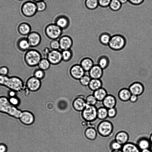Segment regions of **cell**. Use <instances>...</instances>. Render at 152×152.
I'll list each match as a JSON object with an SVG mask.
<instances>
[{
    "instance_id": "6da1fadb",
    "label": "cell",
    "mask_w": 152,
    "mask_h": 152,
    "mask_svg": "<svg viewBox=\"0 0 152 152\" xmlns=\"http://www.w3.org/2000/svg\"><path fill=\"white\" fill-rule=\"evenodd\" d=\"M42 58L41 53L39 51L35 49H30L25 52L23 60L28 66L33 67L37 66Z\"/></svg>"
},
{
    "instance_id": "7a4b0ae2",
    "label": "cell",
    "mask_w": 152,
    "mask_h": 152,
    "mask_svg": "<svg viewBox=\"0 0 152 152\" xmlns=\"http://www.w3.org/2000/svg\"><path fill=\"white\" fill-rule=\"evenodd\" d=\"M98 134L103 138L111 137L113 134L114 127L110 121L105 120L101 121L96 127Z\"/></svg>"
},
{
    "instance_id": "3957f363",
    "label": "cell",
    "mask_w": 152,
    "mask_h": 152,
    "mask_svg": "<svg viewBox=\"0 0 152 152\" xmlns=\"http://www.w3.org/2000/svg\"><path fill=\"white\" fill-rule=\"evenodd\" d=\"M126 43V39L123 35L117 34L111 36L108 46L111 50L118 51L124 48Z\"/></svg>"
},
{
    "instance_id": "277c9868",
    "label": "cell",
    "mask_w": 152,
    "mask_h": 152,
    "mask_svg": "<svg viewBox=\"0 0 152 152\" xmlns=\"http://www.w3.org/2000/svg\"><path fill=\"white\" fill-rule=\"evenodd\" d=\"M44 31L46 37L51 40L58 39L62 35L63 32V30L54 23L47 25Z\"/></svg>"
},
{
    "instance_id": "5b68a950",
    "label": "cell",
    "mask_w": 152,
    "mask_h": 152,
    "mask_svg": "<svg viewBox=\"0 0 152 152\" xmlns=\"http://www.w3.org/2000/svg\"><path fill=\"white\" fill-rule=\"evenodd\" d=\"M25 83L20 77L17 76L9 77L4 87L17 92L23 91Z\"/></svg>"
},
{
    "instance_id": "8992f818",
    "label": "cell",
    "mask_w": 152,
    "mask_h": 152,
    "mask_svg": "<svg viewBox=\"0 0 152 152\" xmlns=\"http://www.w3.org/2000/svg\"><path fill=\"white\" fill-rule=\"evenodd\" d=\"M21 10L23 15L28 18L33 17L37 12L36 3L30 0L26 1L23 4Z\"/></svg>"
},
{
    "instance_id": "52a82bcc",
    "label": "cell",
    "mask_w": 152,
    "mask_h": 152,
    "mask_svg": "<svg viewBox=\"0 0 152 152\" xmlns=\"http://www.w3.org/2000/svg\"><path fill=\"white\" fill-rule=\"evenodd\" d=\"M97 111L96 106L90 105L86 104L85 107L82 111L83 117L88 122H95L97 119Z\"/></svg>"
},
{
    "instance_id": "ba28073f",
    "label": "cell",
    "mask_w": 152,
    "mask_h": 152,
    "mask_svg": "<svg viewBox=\"0 0 152 152\" xmlns=\"http://www.w3.org/2000/svg\"><path fill=\"white\" fill-rule=\"evenodd\" d=\"M25 85L31 92H35L39 91L42 87L41 80L33 76L28 77L27 79Z\"/></svg>"
},
{
    "instance_id": "9c48e42d",
    "label": "cell",
    "mask_w": 152,
    "mask_h": 152,
    "mask_svg": "<svg viewBox=\"0 0 152 152\" xmlns=\"http://www.w3.org/2000/svg\"><path fill=\"white\" fill-rule=\"evenodd\" d=\"M18 119L21 124L29 127L33 124L35 118L34 115L31 111L25 110L22 111Z\"/></svg>"
},
{
    "instance_id": "30bf717a",
    "label": "cell",
    "mask_w": 152,
    "mask_h": 152,
    "mask_svg": "<svg viewBox=\"0 0 152 152\" xmlns=\"http://www.w3.org/2000/svg\"><path fill=\"white\" fill-rule=\"evenodd\" d=\"M68 72L72 78L77 80H79L86 72L79 63L72 65L69 68Z\"/></svg>"
},
{
    "instance_id": "8fae6325",
    "label": "cell",
    "mask_w": 152,
    "mask_h": 152,
    "mask_svg": "<svg viewBox=\"0 0 152 152\" xmlns=\"http://www.w3.org/2000/svg\"><path fill=\"white\" fill-rule=\"evenodd\" d=\"M46 58L51 65H58L62 61L61 51H60L59 50H51L47 56Z\"/></svg>"
},
{
    "instance_id": "7c38bea8",
    "label": "cell",
    "mask_w": 152,
    "mask_h": 152,
    "mask_svg": "<svg viewBox=\"0 0 152 152\" xmlns=\"http://www.w3.org/2000/svg\"><path fill=\"white\" fill-rule=\"evenodd\" d=\"M62 30L67 29L69 27L70 21L69 18L64 14L56 16L54 20V22Z\"/></svg>"
},
{
    "instance_id": "4fadbf2b",
    "label": "cell",
    "mask_w": 152,
    "mask_h": 152,
    "mask_svg": "<svg viewBox=\"0 0 152 152\" xmlns=\"http://www.w3.org/2000/svg\"><path fill=\"white\" fill-rule=\"evenodd\" d=\"M31 48H35L38 46L42 41V37L37 31H32L26 37Z\"/></svg>"
},
{
    "instance_id": "5bb4252c",
    "label": "cell",
    "mask_w": 152,
    "mask_h": 152,
    "mask_svg": "<svg viewBox=\"0 0 152 152\" xmlns=\"http://www.w3.org/2000/svg\"><path fill=\"white\" fill-rule=\"evenodd\" d=\"M61 50L71 49L73 44L72 38L67 35H62L58 39Z\"/></svg>"
},
{
    "instance_id": "9a60e30c",
    "label": "cell",
    "mask_w": 152,
    "mask_h": 152,
    "mask_svg": "<svg viewBox=\"0 0 152 152\" xmlns=\"http://www.w3.org/2000/svg\"><path fill=\"white\" fill-rule=\"evenodd\" d=\"M135 143L141 151L151 148L152 146L149 137L144 135H140L138 137Z\"/></svg>"
},
{
    "instance_id": "2e32d148",
    "label": "cell",
    "mask_w": 152,
    "mask_h": 152,
    "mask_svg": "<svg viewBox=\"0 0 152 152\" xmlns=\"http://www.w3.org/2000/svg\"><path fill=\"white\" fill-rule=\"evenodd\" d=\"M128 88L132 94L138 96L142 95L145 91V87L143 84L138 81L132 83Z\"/></svg>"
},
{
    "instance_id": "e0dca14e",
    "label": "cell",
    "mask_w": 152,
    "mask_h": 152,
    "mask_svg": "<svg viewBox=\"0 0 152 152\" xmlns=\"http://www.w3.org/2000/svg\"><path fill=\"white\" fill-rule=\"evenodd\" d=\"M79 64L86 72H88L94 65L92 59L87 56L82 57L80 59Z\"/></svg>"
},
{
    "instance_id": "ac0fdd59",
    "label": "cell",
    "mask_w": 152,
    "mask_h": 152,
    "mask_svg": "<svg viewBox=\"0 0 152 152\" xmlns=\"http://www.w3.org/2000/svg\"><path fill=\"white\" fill-rule=\"evenodd\" d=\"M103 70L97 64H94L88 72L91 79H101L103 74Z\"/></svg>"
},
{
    "instance_id": "d6986e66",
    "label": "cell",
    "mask_w": 152,
    "mask_h": 152,
    "mask_svg": "<svg viewBox=\"0 0 152 152\" xmlns=\"http://www.w3.org/2000/svg\"><path fill=\"white\" fill-rule=\"evenodd\" d=\"M103 106L107 109L115 107L117 101L115 96L108 94L102 101Z\"/></svg>"
},
{
    "instance_id": "ffe728a7",
    "label": "cell",
    "mask_w": 152,
    "mask_h": 152,
    "mask_svg": "<svg viewBox=\"0 0 152 152\" xmlns=\"http://www.w3.org/2000/svg\"><path fill=\"white\" fill-rule=\"evenodd\" d=\"M16 45L17 49L22 52H26L31 48L26 37L19 38L17 41Z\"/></svg>"
},
{
    "instance_id": "44dd1931",
    "label": "cell",
    "mask_w": 152,
    "mask_h": 152,
    "mask_svg": "<svg viewBox=\"0 0 152 152\" xmlns=\"http://www.w3.org/2000/svg\"><path fill=\"white\" fill-rule=\"evenodd\" d=\"M114 139L119 143L123 145L129 142V135L126 131L121 130L116 133Z\"/></svg>"
},
{
    "instance_id": "7402d4cb",
    "label": "cell",
    "mask_w": 152,
    "mask_h": 152,
    "mask_svg": "<svg viewBox=\"0 0 152 152\" xmlns=\"http://www.w3.org/2000/svg\"><path fill=\"white\" fill-rule=\"evenodd\" d=\"M12 105L7 97L0 96V113L7 115Z\"/></svg>"
},
{
    "instance_id": "603a6c76",
    "label": "cell",
    "mask_w": 152,
    "mask_h": 152,
    "mask_svg": "<svg viewBox=\"0 0 152 152\" xmlns=\"http://www.w3.org/2000/svg\"><path fill=\"white\" fill-rule=\"evenodd\" d=\"M31 26L26 22H22L18 26L17 31L18 33L23 36H27L32 31Z\"/></svg>"
},
{
    "instance_id": "cb8c5ba5",
    "label": "cell",
    "mask_w": 152,
    "mask_h": 152,
    "mask_svg": "<svg viewBox=\"0 0 152 152\" xmlns=\"http://www.w3.org/2000/svg\"><path fill=\"white\" fill-rule=\"evenodd\" d=\"M132 94L128 88H121L118 91V97L121 101L126 102L129 101Z\"/></svg>"
},
{
    "instance_id": "d4e9b609",
    "label": "cell",
    "mask_w": 152,
    "mask_h": 152,
    "mask_svg": "<svg viewBox=\"0 0 152 152\" xmlns=\"http://www.w3.org/2000/svg\"><path fill=\"white\" fill-rule=\"evenodd\" d=\"M123 152H140L141 150L134 142H128L122 145L121 149Z\"/></svg>"
},
{
    "instance_id": "484cf974",
    "label": "cell",
    "mask_w": 152,
    "mask_h": 152,
    "mask_svg": "<svg viewBox=\"0 0 152 152\" xmlns=\"http://www.w3.org/2000/svg\"><path fill=\"white\" fill-rule=\"evenodd\" d=\"M86 105L85 99L82 97L76 98L73 102L74 108L78 111H82L85 107Z\"/></svg>"
},
{
    "instance_id": "4316f807",
    "label": "cell",
    "mask_w": 152,
    "mask_h": 152,
    "mask_svg": "<svg viewBox=\"0 0 152 152\" xmlns=\"http://www.w3.org/2000/svg\"><path fill=\"white\" fill-rule=\"evenodd\" d=\"M102 81L101 79H91L87 87L91 91H93L102 87Z\"/></svg>"
},
{
    "instance_id": "83f0119b",
    "label": "cell",
    "mask_w": 152,
    "mask_h": 152,
    "mask_svg": "<svg viewBox=\"0 0 152 152\" xmlns=\"http://www.w3.org/2000/svg\"><path fill=\"white\" fill-rule=\"evenodd\" d=\"M93 94L98 102H102L108 94L106 89L102 87L93 91Z\"/></svg>"
},
{
    "instance_id": "f1b7e54d",
    "label": "cell",
    "mask_w": 152,
    "mask_h": 152,
    "mask_svg": "<svg viewBox=\"0 0 152 152\" xmlns=\"http://www.w3.org/2000/svg\"><path fill=\"white\" fill-rule=\"evenodd\" d=\"M110 63V59L108 56L105 55H102L98 58L96 64L104 70L108 67Z\"/></svg>"
},
{
    "instance_id": "f546056e",
    "label": "cell",
    "mask_w": 152,
    "mask_h": 152,
    "mask_svg": "<svg viewBox=\"0 0 152 152\" xmlns=\"http://www.w3.org/2000/svg\"><path fill=\"white\" fill-rule=\"evenodd\" d=\"M85 134L86 137L88 139L93 141L95 140L98 135L96 127H88L86 130Z\"/></svg>"
},
{
    "instance_id": "4dcf8cb0",
    "label": "cell",
    "mask_w": 152,
    "mask_h": 152,
    "mask_svg": "<svg viewBox=\"0 0 152 152\" xmlns=\"http://www.w3.org/2000/svg\"><path fill=\"white\" fill-rule=\"evenodd\" d=\"M111 36V34L107 32H102L99 36V42L102 45L108 46Z\"/></svg>"
},
{
    "instance_id": "1f68e13d",
    "label": "cell",
    "mask_w": 152,
    "mask_h": 152,
    "mask_svg": "<svg viewBox=\"0 0 152 152\" xmlns=\"http://www.w3.org/2000/svg\"><path fill=\"white\" fill-rule=\"evenodd\" d=\"M97 118L99 120H106L108 118V109L103 106L97 108Z\"/></svg>"
},
{
    "instance_id": "d6a6232c",
    "label": "cell",
    "mask_w": 152,
    "mask_h": 152,
    "mask_svg": "<svg viewBox=\"0 0 152 152\" xmlns=\"http://www.w3.org/2000/svg\"><path fill=\"white\" fill-rule=\"evenodd\" d=\"M62 61L68 62L70 61L73 56V52L71 49L61 51Z\"/></svg>"
},
{
    "instance_id": "836d02e7",
    "label": "cell",
    "mask_w": 152,
    "mask_h": 152,
    "mask_svg": "<svg viewBox=\"0 0 152 152\" xmlns=\"http://www.w3.org/2000/svg\"><path fill=\"white\" fill-rule=\"evenodd\" d=\"M22 110L18 107L12 105L7 115L15 119H18Z\"/></svg>"
},
{
    "instance_id": "e575fe53",
    "label": "cell",
    "mask_w": 152,
    "mask_h": 152,
    "mask_svg": "<svg viewBox=\"0 0 152 152\" xmlns=\"http://www.w3.org/2000/svg\"><path fill=\"white\" fill-rule=\"evenodd\" d=\"M51 65L50 63L46 58L42 57L37 66L38 68L45 71L50 68Z\"/></svg>"
},
{
    "instance_id": "d590c367",
    "label": "cell",
    "mask_w": 152,
    "mask_h": 152,
    "mask_svg": "<svg viewBox=\"0 0 152 152\" xmlns=\"http://www.w3.org/2000/svg\"><path fill=\"white\" fill-rule=\"evenodd\" d=\"M84 5L86 8L90 10H94L99 6L98 0H85Z\"/></svg>"
},
{
    "instance_id": "8d00e7d4",
    "label": "cell",
    "mask_w": 152,
    "mask_h": 152,
    "mask_svg": "<svg viewBox=\"0 0 152 152\" xmlns=\"http://www.w3.org/2000/svg\"><path fill=\"white\" fill-rule=\"evenodd\" d=\"M122 5L118 0H111L109 7L112 11H117L121 9Z\"/></svg>"
},
{
    "instance_id": "74e56055",
    "label": "cell",
    "mask_w": 152,
    "mask_h": 152,
    "mask_svg": "<svg viewBox=\"0 0 152 152\" xmlns=\"http://www.w3.org/2000/svg\"><path fill=\"white\" fill-rule=\"evenodd\" d=\"M45 75V71L38 67L35 69L33 72L32 76L41 80L44 78Z\"/></svg>"
},
{
    "instance_id": "f35d334b",
    "label": "cell",
    "mask_w": 152,
    "mask_h": 152,
    "mask_svg": "<svg viewBox=\"0 0 152 152\" xmlns=\"http://www.w3.org/2000/svg\"><path fill=\"white\" fill-rule=\"evenodd\" d=\"M122 145L116 141L114 138L109 143L108 147L111 151L121 150Z\"/></svg>"
},
{
    "instance_id": "ab89813d",
    "label": "cell",
    "mask_w": 152,
    "mask_h": 152,
    "mask_svg": "<svg viewBox=\"0 0 152 152\" xmlns=\"http://www.w3.org/2000/svg\"><path fill=\"white\" fill-rule=\"evenodd\" d=\"M91 79L88 74H85L79 79V81L82 86L87 87Z\"/></svg>"
},
{
    "instance_id": "60d3db41",
    "label": "cell",
    "mask_w": 152,
    "mask_h": 152,
    "mask_svg": "<svg viewBox=\"0 0 152 152\" xmlns=\"http://www.w3.org/2000/svg\"><path fill=\"white\" fill-rule=\"evenodd\" d=\"M10 104L13 106L18 107L21 104V100L17 96L8 97Z\"/></svg>"
},
{
    "instance_id": "b9f144b4",
    "label": "cell",
    "mask_w": 152,
    "mask_h": 152,
    "mask_svg": "<svg viewBox=\"0 0 152 152\" xmlns=\"http://www.w3.org/2000/svg\"><path fill=\"white\" fill-rule=\"evenodd\" d=\"M86 104L90 105L96 106L98 101L93 94L88 95L86 99Z\"/></svg>"
},
{
    "instance_id": "7bdbcfd3",
    "label": "cell",
    "mask_w": 152,
    "mask_h": 152,
    "mask_svg": "<svg viewBox=\"0 0 152 152\" xmlns=\"http://www.w3.org/2000/svg\"><path fill=\"white\" fill-rule=\"evenodd\" d=\"M35 3L37 12H42L46 10L47 5L44 1H40Z\"/></svg>"
},
{
    "instance_id": "ee69618b",
    "label": "cell",
    "mask_w": 152,
    "mask_h": 152,
    "mask_svg": "<svg viewBox=\"0 0 152 152\" xmlns=\"http://www.w3.org/2000/svg\"><path fill=\"white\" fill-rule=\"evenodd\" d=\"M49 48L51 50H60V45L58 39L51 40L49 44Z\"/></svg>"
},
{
    "instance_id": "f6af8a7d",
    "label": "cell",
    "mask_w": 152,
    "mask_h": 152,
    "mask_svg": "<svg viewBox=\"0 0 152 152\" xmlns=\"http://www.w3.org/2000/svg\"><path fill=\"white\" fill-rule=\"evenodd\" d=\"M117 112L116 107L108 109V117L110 119L115 118L117 115Z\"/></svg>"
},
{
    "instance_id": "bcb514c9",
    "label": "cell",
    "mask_w": 152,
    "mask_h": 152,
    "mask_svg": "<svg viewBox=\"0 0 152 152\" xmlns=\"http://www.w3.org/2000/svg\"><path fill=\"white\" fill-rule=\"evenodd\" d=\"M111 0H98L99 6L100 7L105 8L109 7Z\"/></svg>"
},
{
    "instance_id": "7dc6e473",
    "label": "cell",
    "mask_w": 152,
    "mask_h": 152,
    "mask_svg": "<svg viewBox=\"0 0 152 152\" xmlns=\"http://www.w3.org/2000/svg\"><path fill=\"white\" fill-rule=\"evenodd\" d=\"M9 73V69L8 67L5 66H0V75L8 76Z\"/></svg>"
},
{
    "instance_id": "c3c4849f",
    "label": "cell",
    "mask_w": 152,
    "mask_h": 152,
    "mask_svg": "<svg viewBox=\"0 0 152 152\" xmlns=\"http://www.w3.org/2000/svg\"><path fill=\"white\" fill-rule=\"evenodd\" d=\"M8 77V76L0 75V86H4Z\"/></svg>"
},
{
    "instance_id": "681fc988",
    "label": "cell",
    "mask_w": 152,
    "mask_h": 152,
    "mask_svg": "<svg viewBox=\"0 0 152 152\" xmlns=\"http://www.w3.org/2000/svg\"><path fill=\"white\" fill-rule=\"evenodd\" d=\"M145 0H128V2L131 4L138 6L142 4Z\"/></svg>"
},
{
    "instance_id": "f907efd6",
    "label": "cell",
    "mask_w": 152,
    "mask_h": 152,
    "mask_svg": "<svg viewBox=\"0 0 152 152\" xmlns=\"http://www.w3.org/2000/svg\"><path fill=\"white\" fill-rule=\"evenodd\" d=\"M8 147L7 145L4 143H0V152H7Z\"/></svg>"
},
{
    "instance_id": "816d5d0a",
    "label": "cell",
    "mask_w": 152,
    "mask_h": 152,
    "mask_svg": "<svg viewBox=\"0 0 152 152\" xmlns=\"http://www.w3.org/2000/svg\"><path fill=\"white\" fill-rule=\"evenodd\" d=\"M50 50V49L49 47H46L44 48L41 53L42 56V55H43L44 57L46 58Z\"/></svg>"
},
{
    "instance_id": "f5cc1de1",
    "label": "cell",
    "mask_w": 152,
    "mask_h": 152,
    "mask_svg": "<svg viewBox=\"0 0 152 152\" xmlns=\"http://www.w3.org/2000/svg\"><path fill=\"white\" fill-rule=\"evenodd\" d=\"M138 99V96L134 95L132 94L130 98L129 101L132 103H134L137 101Z\"/></svg>"
},
{
    "instance_id": "db71d44e",
    "label": "cell",
    "mask_w": 152,
    "mask_h": 152,
    "mask_svg": "<svg viewBox=\"0 0 152 152\" xmlns=\"http://www.w3.org/2000/svg\"><path fill=\"white\" fill-rule=\"evenodd\" d=\"M17 92L11 90H9L7 93L8 97L17 96Z\"/></svg>"
},
{
    "instance_id": "11a10c76",
    "label": "cell",
    "mask_w": 152,
    "mask_h": 152,
    "mask_svg": "<svg viewBox=\"0 0 152 152\" xmlns=\"http://www.w3.org/2000/svg\"><path fill=\"white\" fill-rule=\"evenodd\" d=\"M140 152H152V150L151 148L146 149L141 151Z\"/></svg>"
},
{
    "instance_id": "9f6ffc18",
    "label": "cell",
    "mask_w": 152,
    "mask_h": 152,
    "mask_svg": "<svg viewBox=\"0 0 152 152\" xmlns=\"http://www.w3.org/2000/svg\"><path fill=\"white\" fill-rule=\"evenodd\" d=\"M122 4L126 3L128 2V0H118Z\"/></svg>"
},
{
    "instance_id": "6f0895ef",
    "label": "cell",
    "mask_w": 152,
    "mask_h": 152,
    "mask_svg": "<svg viewBox=\"0 0 152 152\" xmlns=\"http://www.w3.org/2000/svg\"><path fill=\"white\" fill-rule=\"evenodd\" d=\"M149 139L150 142L152 145V133L150 134L149 137Z\"/></svg>"
},
{
    "instance_id": "680465c9",
    "label": "cell",
    "mask_w": 152,
    "mask_h": 152,
    "mask_svg": "<svg viewBox=\"0 0 152 152\" xmlns=\"http://www.w3.org/2000/svg\"><path fill=\"white\" fill-rule=\"evenodd\" d=\"M30 0L31 1H32L34 2V3H36L37 2L40 1H44L45 0Z\"/></svg>"
},
{
    "instance_id": "91938a15",
    "label": "cell",
    "mask_w": 152,
    "mask_h": 152,
    "mask_svg": "<svg viewBox=\"0 0 152 152\" xmlns=\"http://www.w3.org/2000/svg\"><path fill=\"white\" fill-rule=\"evenodd\" d=\"M110 152H123L121 150L111 151Z\"/></svg>"
},
{
    "instance_id": "94428289",
    "label": "cell",
    "mask_w": 152,
    "mask_h": 152,
    "mask_svg": "<svg viewBox=\"0 0 152 152\" xmlns=\"http://www.w3.org/2000/svg\"><path fill=\"white\" fill-rule=\"evenodd\" d=\"M18 0L21 1H23V0Z\"/></svg>"
}]
</instances>
